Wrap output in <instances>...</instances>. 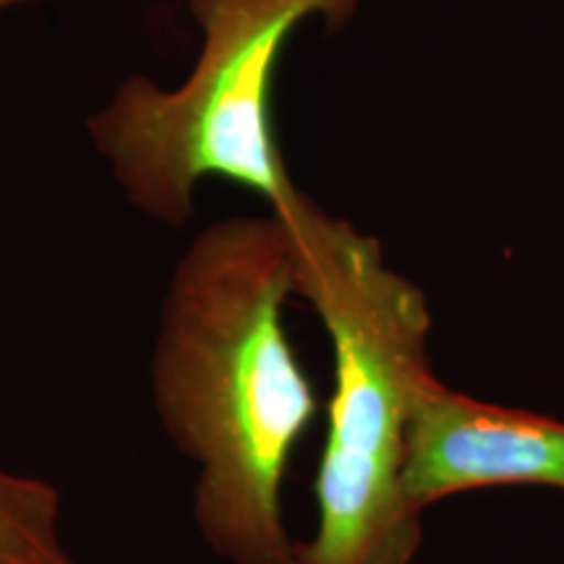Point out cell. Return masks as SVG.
Returning a JSON list of instances; mask_svg holds the SVG:
<instances>
[{
  "mask_svg": "<svg viewBox=\"0 0 564 564\" xmlns=\"http://www.w3.org/2000/svg\"><path fill=\"white\" fill-rule=\"evenodd\" d=\"M364 0H186L202 42L175 87L129 76L89 116L95 150L131 207L167 228L194 217L196 188L225 178L280 204L299 188L274 133V74L295 30L348 24Z\"/></svg>",
  "mask_w": 564,
  "mask_h": 564,
  "instance_id": "3",
  "label": "cell"
},
{
  "mask_svg": "<svg viewBox=\"0 0 564 564\" xmlns=\"http://www.w3.org/2000/svg\"><path fill=\"white\" fill-rule=\"evenodd\" d=\"M499 486L564 491V421L486 403L436 377L408 432L405 502L423 514L455 494Z\"/></svg>",
  "mask_w": 564,
  "mask_h": 564,
  "instance_id": "4",
  "label": "cell"
},
{
  "mask_svg": "<svg viewBox=\"0 0 564 564\" xmlns=\"http://www.w3.org/2000/svg\"><path fill=\"white\" fill-rule=\"evenodd\" d=\"M21 3H37V0H0V11L11 9V6H21Z\"/></svg>",
  "mask_w": 564,
  "mask_h": 564,
  "instance_id": "6",
  "label": "cell"
},
{
  "mask_svg": "<svg viewBox=\"0 0 564 564\" xmlns=\"http://www.w3.org/2000/svg\"><path fill=\"white\" fill-rule=\"evenodd\" d=\"M285 225L295 295L319 316L333 345L316 531L299 564H413L423 514L403 494L408 432L436 373L432 312L413 280L387 264L377 238L293 188L270 209Z\"/></svg>",
  "mask_w": 564,
  "mask_h": 564,
  "instance_id": "2",
  "label": "cell"
},
{
  "mask_svg": "<svg viewBox=\"0 0 564 564\" xmlns=\"http://www.w3.org/2000/svg\"><path fill=\"white\" fill-rule=\"evenodd\" d=\"M0 564H76L61 535V497L0 465Z\"/></svg>",
  "mask_w": 564,
  "mask_h": 564,
  "instance_id": "5",
  "label": "cell"
},
{
  "mask_svg": "<svg viewBox=\"0 0 564 564\" xmlns=\"http://www.w3.org/2000/svg\"><path fill=\"white\" fill-rule=\"evenodd\" d=\"M291 295V238L272 212L204 228L162 295L154 408L196 465L204 544L228 564H299L282 481L319 405L285 329Z\"/></svg>",
  "mask_w": 564,
  "mask_h": 564,
  "instance_id": "1",
  "label": "cell"
}]
</instances>
